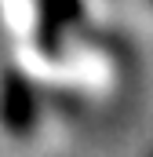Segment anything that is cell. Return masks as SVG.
<instances>
[{
	"instance_id": "cell-1",
	"label": "cell",
	"mask_w": 153,
	"mask_h": 157,
	"mask_svg": "<svg viewBox=\"0 0 153 157\" xmlns=\"http://www.w3.org/2000/svg\"><path fill=\"white\" fill-rule=\"evenodd\" d=\"M0 121L11 135H29L37 124V95L22 73H4L0 84Z\"/></svg>"
},
{
	"instance_id": "cell-2",
	"label": "cell",
	"mask_w": 153,
	"mask_h": 157,
	"mask_svg": "<svg viewBox=\"0 0 153 157\" xmlns=\"http://www.w3.org/2000/svg\"><path fill=\"white\" fill-rule=\"evenodd\" d=\"M76 15H80V7H76V0H44V11H40V26H44V37L55 29V37L73 22Z\"/></svg>"
}]
</instances>
